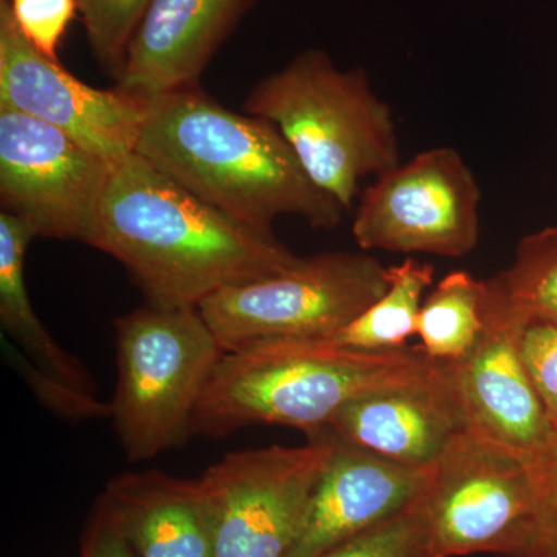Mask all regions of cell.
Here are the masks:
<instances>
[{
	"label": "cell",
	"instance_id": "d6986e66",
	"mask_svg": "<svg viewBox=\"0 0 557 557\" xmlns=\"http://www.w3.org/2000/svg\"><path fill=\"white\" fill-rule=\"evenodd\" d=\"M434 273V265L413 259L391 267L386 293L330 341L366 351L406 348L417 335L418 314Z\"/></svg>",
	"mask_w": 557,
	"mask_h": 557
},
{
	"label": "cell",
	"instance_id": "52a82bcc",
	"mask_svg": "<svg viewBox=\"0 0 557 557\" xmlns=\"http://www.w3.org/2000/svg\"><path fill=\"white\" fill-rule=\"evenodd\" d=\"M333 442L226 454L199 479L214 557H287Z\"/></svg>",
	"mask_w": 557,
	"mask_h": 557
},
{
	"label": "cell",
	"instance_id": "ac0fdd59",
	"mask_svg": "<svg viewBox=\"0 0 557 557\" xmlns=\"http://www.w3.org/2000/svg\"><path fill=\"white\" fill-rule=\"evenodd\" d=\"M485 281L468 271H453L443 277L418 314L421 351L434 361H467L485 330Z\"/></svg>",
	"mask_w": 557,
	"mask_h": 557
},
{
	"label": "cell",
	"instance_id": "cb8c5ba5",
	"mask_svg": "<svg viewBox=\"0 0 557 557\" xmlns=\"http://www.w3.org/2000/svg\"><path fill=\"white\" fill-rule=\"evenodd\" d=\"M2 350L7 361L21 373L25 383L30 386L36 398L40 399L46 408L53 410L58 416L72 421L89 420V418L110 417V403H102L97 395L86 394L78 388L70 386L64 381L44 372L38 366L2 335Z\"/></svg>",
	"mask_w": 557,
	"mask_h": 557
},
{
	"label": "cell",
	"instance_id": "5bb4252c",
	"mask_svg": "<svg viewBox=\"0 0 557 557\" xmlns=\"http://www.w3.org/2000/svg\"><path fill=\"white\" fill-rule=\"evenodd\" d=\"M332 442V457L311 494L287 557L324 555L341 542L394 518L426 491L431 467H406L358 446Z\"/></svg>",
	"mask_w": 557,
	"mask_h": 557
},
{
	"label": "cell",
	"instance_id": "7a4b0ae2",
	"mask_svg": "<svg viewBox=\"0 0 557 557\" xmlns=\"http://www.w3.org/2000/svg\"><path fill=\"white\" fill-rule=\"evenodd\" d=\"M230 218L273 230L281 215L335 228L346 211L319 189L270 121L240 115L199 86L145 100L135 152Z\"/></svg>",
	"mask_w": 557,
	"mask_h": 557
},
{
	"label": "cell",
	"instance_id": "484cf974",
	"mask_svg": "<svg viewBox=\"0 0 557 557\" xmlns=\"http://www.w3.org/2000/svg\"><path fill=\"white\" fill-rule=\"evenodd\" d=\"M17 27L36 49L58 60V47L75 11L76 0H11Z\"/></svg>",
	"mask_w": 557,
	"mask_h": 557
},
{
	"label": "cell",
	"instance_id": "e0dca14e",
	"mask_svg": "<svg viewBox=\"0 0 557 557\" xmlns=\"http://www.w3.org/2000/svg\"><path fill=\"white\" fill-rule=\"evenodd\" d=\"M30 226L0 211V322L22 354L44 372L81 392L97 395V384L86 366L53 339L33 309L25 285V252L35 239Z\"/></svg>",
	"mask_w": 557,
	"mask_h": 557
},
{
	"label": "cell",
	"instance_id": "9c48e42d",
	"mask_svg": "<svg viewBox=\"0 0 557 557\" xmlns=\"http://www.w3.org/2000/svg\"><path fill=\"white\" fill-rule=\"evenodd\" d=\"M423 505L432 556H507L533 512L527 458L469 429L432 465Z\"/></svg>",
	"mask_w": 557,
	"mask_h": 557
},
{
	"label": "cell",
	"instance_id": "44dd1931",
	"mask_svg": "<svg viewBox=\"0 0 557 557\" xmlns=\"http://www.w3.org/2000/svg\"><path fill=\"white\" fill-rule=\"evenodd\" d=\"M319 557H434L423 496L394 518L341 542Z\"/></svg>",
	"mask_w": 557,
	"mask_h": 557
},
{
	"label": "cell",
	"instance_id": "603a6c76",
	"mask_svg": "<svg viewBox=\"0 0 557 557\" xmlns=\"http://www.w3.org/2000/svg\"><path fill=\"white\" fill-rule=\"evenodd\" d=\"M152 0H76L91 50L119 76L127 47Z\"/></svg>",
	"mask_w": 557,
	"mask_h": 557
},
{
	"label": "cell",
	"instance_id": "2e32d148",
	"mask_svg": "<svg viewBox=\"0 0 557 557\" xmlns=\"http://www.w3.org/2000/svg\"><path fill=\"white\" fill-rule=\"evenodd\" d=\"M100 502L137 557H214L199 479L126 472L110 480Z\"/></svg>",
	"mask_w": 557,
	"mask_h": 557
},
{
	"label": "cell",
	"instance_id": "5b68a950",
	"mask_svg": "<svg viewBox=\"0 0 557 557\" xmlns=\"http://www.w3.org/2000/svg\"><path fill=\"white\" fill-rule=\"evenodd\" d=\"M116 386L110 418L127 460L177 448L226 354L196 307H141L115 321Z\"/></svg>",
	"mask_w": 557,
	"mask_h": 557
},
{
	"label": "cell",
	"instance_id": "7c38bea8",
	"mask_svg": "<svg viewBox=\"0 0 557 557\" xmlns=\"http://www.w3.org/2000/svg\"><path fill=\"white\" fill-rule=\"evenodd\" d=\"M472 428L458 364L437 361L421 379L351 399L319 437L429 468Z\"/></svg>",
	"mask_w": 557,
	"mask_h": 557
},
{
	"label": "cell",
	"instance_id": "8992f818",
	"mask_svg": "<svg viewBox=\"0 0 557 557\" xmlns=\"http://www.w3.org/2000/svg\"><path fill=\"white\" fill-rule=\"evenodd\" d=\"M388 287L387 269L362 252L302 258L274 276L214 293L201 317L225 351L278 339H330Z\"/></svg>",
	"mask_w": 557,
	"mask_h": 557
},
{
	"label": "cell",
	"instance_id": "ba28073f",
	"mask_svg": "<svg viewBox=\"0 0 557 557\" xmlns=\"http://www.w3.org/2000/svg\"><path fill=\"white\" fill-rule=\"evenodd\" d=\"M482 189L461 153L437 146L379 175L351 223L362 249L461 258L480 240Z\"/></svg>",
	"mask_w": 557,
	"mask_h": 557
},
{
	"label": "cell",
	"instance_id": "ffe728a7",
	"mask_svg": "<svg viewBox=\"0 0 557 557\" xmlns=\"http://www.w3.org/2000/svg\"><path fill=\"white\" fill-rule=\"evenodd\" d=\"M497 277L528 321L557 327V225L523 237L511 265Z\"/></svg>",
	"mask_w": 557,
	"mask_h": 557
},
{
	"label": "cell",
	"instance_id": "3957f363",
	"mask_svg": "<svg viewBox=\"0 0 557 557\" xmlns=\"http://www.w3.org/2000/svg\"><path fill=\"white\" fill-rule=\"evenodd\" d=\"M435 364L421 348L366 351L330 339L252 344L220 358L190 435L225 437L251 424H281L318 438L351 399L408 384Z\"/></svg>",
	"mask_w": 557,
	"mask_h": 557
},
{
	"label": "cell",
	"instance_id": "4fadbf2b",
	"mask_svg": "<svg viewBox=\"0 0 557 557\" xmlns=\"http://www.w3.org/2000/svg\"><path fill=\"white\" fill-rule=\"evenodd\" d=\"M485 330L467 361L458 364L461 388L474 428L527 456L555 434L520 351L531 322L512 306L497 274L485 281Z\"/></svg>",
	"mask_w": 557,
	"mask_h": 557
},
{
	"label": "cell",
	"instance_id": "d4e9b609",
	"mask_svg": "<svg viewBox=\"0 0 557 557\" xmlns=\"http://www.w3.org/2000/svg\"><path fill=\"white\" fill-rule=\"evenodd\" d=\"M523 364L553 431L557 432V327L531 322L520 341Z\"/></svg>",
	"mask_w": 557,
	"mask_h": 557
},
{
	"label": "cell",
	"instance_id": "30bf717a",
	"mask_svg": "<svg viewBox=\"0 0 557 557\" xmlns=\"http://www.w3.org/2000/svg\"><path fill=\"white\" fill-rule=\"evenodd\" d=\"M112 166L65 132L0 108L2 211L36 237L89 245Z\"/></svg>",
	"mask_w": 557,
	"mask_h": 557
},
{
	"label": "cell",
	"instance_id": "8fae6325",
	"mask_svg": "<svg viewBox=\"0 0 557 557\" xmlns=\"http://www.w3.org/2000/svg\"><path fill=\"white\" fill-rule=\"evenodd\" d=\"M0 108L42 121L115 164L135 152L145 100L113 87L95 89L47 57L0 0Z\"/></svg>",
	"mask_w": 557,
	"mask_h": 557
},
{
	"label": "cell",
	"instance_id": "7402d4cb",
	"mask_svg": "<svg viewBox=\"0 0 557 557\" xmlns=\"http://www.w3.org/2000/svg\"><path fill=\"white\" fill-rule=\"evenodd\" d=\"M525 458L533 512L519 544L504 557H557V432L544 448Z\"/></svg>",
	"mask_w": 557,
	"mask_h": 557
},
{
	"label": "cell",
	"instance_id": "277c9868",
	"mask_svg": "<svg viewBox=\"0 0 557 557\" xmlns=\"http://www.w3.org/2000/svg\"><path fill=\"white\" fill-rule=\"evenodd\" d=\"M245 110L274 124L311 182L344 209L362 178L401 163L391 106L364 70H341L325 51H302L260 79Z\"/></svg>",
	"mask_w": 557,
	"mask_h": 557
},
{
	"label": "cell",
	"instance_id": "9a60e30c",
	"mask_svg": "<svg viewBox=\"0 0 557 557\" xmlns=\"http://www.w3.org/2000/svg\"><path fill=\"white\" fill-rule=\"evenodd\" d=\"M255 0H152L127 47L116 86L139 100L196 86Z\"/></svg>",
	"mask_w": 557,
	"mask_h": 557
},
{
	"label": "cell",
	"instance_id": "6da1fadb",
	"mask_svg": "<svg viewBox=\"0 0 557 557\" xmlns=\"http://www.w3.org/2000/svg\"><path fill=\"white\" fill-rule=\"evenodd\" d=\"M89 247L126 267L150 306L196 307L214 293L300 262L276 239L230 218L137 153L113 164Z\"/></svg>",
	"mask_w": 557,
	"mask_h": 557
},
{
	"label": "cell",
	"instance_id": "4316f807",
	"mask_svg": "<svg viewBox=\"0 0 557 557\" xmlns=\"http://www.w3.org/2000/svg\"><path fill=\"white\" fill-rule=\"evenodd\" d=\"M81 557H137L100 498L84 528Z\"/></svg>",
	"mask_w": 557,
	"mask_h": 557
}]
</instances>
